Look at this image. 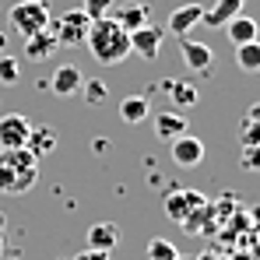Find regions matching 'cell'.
I'll return each instance as SVG.
<instances>
[{
  "label": "cell",
  "instance_id": "25",
  "mask_svg": "<svg viewBox=\"0 0 260 260\" xmlns=\"http://www.w3.org/2000/svg\"><path fill=\"white\" fill-rule=\"evenodd\" d=\"M239 141H243V148H257L260 144V123H253V120L243 116V123H239Z\"/></svg>",
  "mask_w": 260,
  "mask_h": 260
},
{
  "label": "cell",
  "instance_id": "28",
  "mask_svg": "<svg viewBox=\"0 0 260 260\" xmlns=\"http://www.w3.org/2000/svg\"><path fill=\"white\" fill-rule=\"evenodd\" d=\"M74 260H109V253H102V250H85V253H78Z\"/></svg>",
  "mask_w": 260,
  "mask_h": 260
},
{
  "label": "cell",
  "instance_id": "17",
  "mask_svg": "<svg viewBox=\"0 0 260 260\" xmlns=\"http://www.w3.org/2000/svg\"><path fill=\"white\" fill-rule=\"evenodd\" d=\"M56 148V130L53 127H32L28 130V141H25V151H32L36 158H43Z\"/></svg>",
  "mask_w": 260,
  "mask_h": 260
},
{
  "label": "cell",
  "instance_id": "1",
  "mask_svg": "<svg viewBox=\"0 0 260 260\" xmlns=\"http://www.w3.org/2000/svg\"><path fill=\"white\" fill-rule=\"evenodd\" d=\"M85 46L91 49L95 63H102V67H120L130 56V32L113 18V14H106V18H95V21H91V28H88V36H85Z\"/></svg>",
  "mask_w": 260,
  "mask_h": 260
},
{
  "label": "cell",
  "instance_id": "24",
  "mask_svg": "<svg viewBox=\"0 0 260 260\" xmlns=\"http://www.w3.org/2000/svg\"><path fill=\"white\" fill-rule=\"evenodd\" d=\"M81 95H85V102L99 106V102L109 99V88H106V81H85V85H81Z\"/></svg>",
  "mask_w": 260,
  "mask_h": 260
},
{
  "label": "cell",
  "instance_id": "31",
  "mask_svg": "<svg viewBox=\"0 0 260 260\" xmlns=\"http://www.w3.org/2000/svg\"><path fill=\"white\" fill-rule=\"evenodd\" d=\"M4 46H7V39H4V36H0V53H4Z\"/></svg>",
  "mask_w": 260,
  "mask_h": 260
},
{
  "label": "cell",
  "instance_id": "13",
  "mask_svg": "<svg viewBox=\"0 0 260 260\" xmlns=\"http://www.w3.org/2000/svg\"><path fill=\"white\" fill-rule=\"evenodd\" d=\"M120 243V225L116 221H95L88 229V250H102V253H113Z\"/></svg>",
  "mask_w": 260,
  "mask_h": 260
},
{
  "label": "cell",
  "instance_id": "27",
  "mask_svg": "<svg viewBox=\"0 0 260 260\" xmlns=\"http://www.w3.org/2000/svg\"><path fill=\"white\" fill-rule=\"evenodd\" d=\"M243 169L260 173V144H257V148H243Z\"/></svg>",
  "mask_w": 260,
  "mask_h": 260
},
{
  "label": "cell",
  "instance_id": "20",
  "mask_svg": "<svg viewBox=\"0 0 260 260\" xmlns=\"http://www.w3.org/2000/svg\"><path fill=\"white\" fill-rule=\"evenodd\" d=\"M169 99H173L176 109H193V106L201 102V91H197V85H190V81H173Z\"/></svg>",
  "mask_w": 260,
  "mask_h": 260
},
{
  "label": "cell",
  "instance_id": "11",
  "mask_svg": "<svg viewBox=\"0 0 260 260\" xmlns=\"http://www.w3.org/2000/svg\"><path fill=\"white\" fill-rule=\"evenodd\" d=\"M243 4H246V0H215L211 7H204L201 25H208V28H225L236 14H243Z\"/></svg>",
  "mask_w": 260,
  "mask_h": 260
},
{
  "label": "cell",
  "instance_id": "4",
  "mask_svg": "<svg viewBox=\"0 0 260 260\" xmlns=\"http://www.w3.org/2000/svg\"><path fill=\"white\" fill-rule=\"evenodd\" d=\"M88 28H91V18H88L81 7L63 11L60 18L49 21V32L56 36V43H60V46H81V43H85V36H88Z\"/></svg>",
  "mask_w": 260,
  "mask_h": 260
},
{
  "label": "cell",
  "instance_id": "16",
  "mask_svg": "<svg viewBox=\"0 0 260 260\" xmlns=\"http://www.w3.org/2000/svg\"><path fill=\"white\" fill-rule=\"evenodd\" d=\"M229 39H232V46H243V43H253L260 36V28H257V21L253 18H246V14H236L225 28H221Z\"/></svg>",
  "mask_w": 260,
  "mask_h": 260
},
{
  "label": "cell",
  "instance_id": "29",
  "mask_svg": "<svg viewBox=\"0 0 260 260\" xmlns=\"http://www.w3.org/2000/svg\"><path fill=\"white\" fill-rule=\"evenodd\" d=\"M246 120H253V123H260V102H253V106H250V113H246Z\"/></svg>",
  "mask_w": 260,
  "mask_h": 260
},
{
  "label": "cell",
  "instance_id": "15",
  "mask_svg": "<svg viewBox=\"0 0 260 260\" xmlns=\"http://www.w3.org/2000/svg\"><path fill=\"white\" fill-rule=\"evenodd\" d=\"M179 134H186V116L183 113H155V137L158 141H176Z\"/></svg>",
  "mask_w": 260,
  "mask_h": 260
},
{
  "label": "cell",
  "instance_id": "2",
  "mask_svg": "<svg viewBox=\"0 0 260 260\" xmlns=\"http://www.w3.org/2000/svg\"><path fill=\"white\" fill-rule=\"evenodd\" d=\"M39 179V158L25 148H0V193H28Z\"/></svg>",
  "mask_w": 260,
  "mask_h": 260
},
{
  "label": "cell",
  "instance_id": "32",
  "mask_svg": "<svg viewBox=\"0 0 260 260\" xmlns=\"http://www.w3.org/2000/svg\"><path fill=\"white\" fill-rule=\"evenodd\" d=\"M0 253H4V232H0Z\"/></svg>",
  "mask_w": 260,
  "mask_h": 260
},
{
  "label": "cell",
  "instance_id": "3",
  "mask_svg": "<svg viewBox=\"0 0 260 260\" xmlns=\"http://www.w3.org/2000/svg\"><path fill=\"white\" fill-rule=\"evenodd\" d=\"M49 21H53V14H49V4H46V0H21V4H14V7L7 11V25H11L21 39H32V36L46 32Z\"/></svg>",
  "mask_w": 260,
  "mask_h": 260
},
{
  "label": "cell",
  "instance_id": "33",
  "mask_svg": "<svg viewBox=\"0 0 260 260\" xmlns=\"http://www.w3.org/2000/svg\"><path fill=\"white\" fill-rule=\"evenodd\" d=\"M201 260H215V257H211V253H204V257H201Z\"/></svg>",
  "mask_w": 260,
  "mask_h": 260
},
{
  "label": "cell",
  "instance_id": "10",
  "mask_svg": "<svg viewBox=\"0 0 260 260\" xmlns=\"http://www.w3.org/2000/svg\"><path fill=\"white\" fill-rule=\"evenodd\" d=\"M201 18H204V7H201V4H183V7H176L173 14H169L166 32H173V36L183 39L190 28H197V25H201Z\"/></svg>",
  "mask_w": 260,
  "mask_h": 260
},
{
  "label": "cell",
  "instance_id": "12",
  "mask_svg": "<svg viewBox=\"0 0 260 260\" xmlns=\"http://www.w3.org/2000/svg\"><path fill=\"white\" fill-rule=\"evenodd\" d=\"M81 85H85V78H81V71L74 67V63H63V67H56V74L49 78V85L60 99H71V95H78L81 91Z\"/></svg>",
  "mask_w": 260,
  "mask_h": 260
},
{
  "label": "cell",
  "instance_id": "5",
  "mask_svg": "<svg viewBox=\"0 0 260 260\" xmlns=\"http://www.w3.org/2000/svg\"><path fill=\"white\" fill-rule=\"evenodd\" d=\"M208 204V197L201 193V190H169V197L162 201V208H166V218L176 221V225H183L186 218L193 215V211H201Z\"/></svg>",
  "mask_w": 260,
  "mask_h": 260
},
{
  "label": "cell",
  "instance_id": "8",
  "mask_svg": "<svg viewBox=\"0 0 260 260\" xmlns=\"http://www.w3.org/2000/svg\"><path fill=\"white\" fill-rule=\"evenodd\" d=\"M28 130H32V120H28L25 113H7V116H0V148H25Z\"/></svg>",
  "mask_w": 260,
  "mask_h": 260
},
{
  "label": "cell",
  "instance_id": "9",
  "mask_svg": "<svg viewBox=\"0 0 260 260\" xmlns=\"http://www.w3.org/2000/svg\"><path fill=\"white\" fill-rule=\"evenodd\" d=\"M179 56L186 60V67L190 71H197V74H211L215 71V49L204 43H193V39H179Z\"/></svg>",
  "mask_w": 260,
  "mask_h": 260
},
{
  "label": "cell",
  "instance_id": "21",
  "mask_svg": "<svg viewBox=\"0 0 260 260\" xmlns=\"http://www.w3.org/2000/svg\"><path fill=\"white\" fill-rule=\"evenodd\" d=\"M113 18H116L127 32H134V28L148 25V7H144V4H130V7H123V11H116Z\"/></svg>",
  "mask_w": 260,
  "mask_h": 260
},
{
  "label": "cell",
  "instance_id": "6",
  "mask_svg": "<svg viewBox=\"0 0 260 260\" xmlns=\"http://www.w3.org/2000/svg\"><path fill=\"white\" fill-rule=\"evenodd\" d=\"M162 39H166V28H158V25L148 21V25H141V28L130 32V53L141 56V60H158Z\"/></svg>",
  "mask_w": 260,
  "mask_h": 260
},
{
  "label": "cell",
  "instance_id": "30",
  "mask_svg": "<svg viewBox=\"0 0 260 260\" xmlns=\"http://www.w3.org/2000/svg\"><path fill=\"white\" fill-rule=\"evenodd\" d=\"M91 148H95V151H106V148H109V141H106V137H95V144H91Z\"/></svg>",
  "mask_w": 260,
  "mask_h": 260
},
{
  "label": "cell",
  "instance_id": "26",
  "mask_svg": "<svg viewBox=\"0 0 260 260\" xmlns=\"http://www.w3.org/2000/svg\"><path fill=\"white\" fill-rule=\"evenodd\" d=\"M81 11H85L91 21L95 18H106V14H113V0H81Z\"/></svg>",
  "mask_w": 260,
  "mask_h": 260
},
{
  "label": "cell",
  "instance_id": "19",
  "mask_svg": "<svg viewBox=\"0 0 260 260\" xmlns=\"http://www.w3.org/2000/svg\"><path fill=\"white\" fill-rule=\"evenodd\" d=\"M236 67H239L243 74H257L260 71V39L236 46Z\"/></svg>",
  "mask_w": 260,
  "mask_h": 260
},
{
  "label": "cell",
  "instance_id": "18",
  "mask_svg": "<svg viewBox=\"0 0 260 260\" xmlns=\"http://www.w3.org/2000/svg\"><path fill=\"white\" fill-rule=\"evenodd\" d=\"M148 116H151V106H148L144 95H127L120 102V120L123 123H144Z\"/></svg>",
  "mask_w": 260,
  "mask_h": 260
},
{
  "label": "cell",
  "instance_id": "22",
  "mask_svg": "<svg viewBox=\"0 0 260 260\" xmlns=\"http://www.w3.org/2000/svg\"><path fill=\"white\" fill-rule=\"evenodd\" d=\"M18 78H21V67H18V60H14L11 53H0V85L14 88V85H18Z\"/></svg>",
  "mask_w": 260,
  "mask_h": 260
},
{
  "label": "cell",
  "instance_id": "7",
  "mask_svg": "<svg viewBox=\"0 0 260 260\" xmlns=\"http://www.w3.org/2000/svg\"><path fill=\"white\" fill-rule=\"evenodd\" d=\"M169 144H173V162L179 169H197V166L204 162V141H201L197 134L186 130V134H179Z\"/></svg>",
  "mask_w": 260,
  "mask_h": 260
},
{
  "label": "cell",
  "instance_id": "14",
  "mask_svg": "<svg viewBox=\"0 0 260 260\" xmlns=\"http://www.w3.org/2000/svg\"><path fill=\"white\" fill-rule=\"evenodd\" d=\"M56 49H60V43H56V36H53L49 28L39 32V36H32V39H25V56H28L32 63H46Z\"/></svg>",
  "mask_w": 260,
  "mask_h": 260
},
{
  "label": "cell",
  "instance_id": "23",
  "mask_svg": "<svg viewBox=\"0 0 260 260\" xmlns=\"http://www.w3.org/2000/svg\"><path fill=\"white\" fill-rule=\"evenodd\" d=\"M148 260H179V250L169 239H151L148 243Z\"/></svg>",
  "mask_w": 260,
  "mask_h": 260
}]
</instances>
